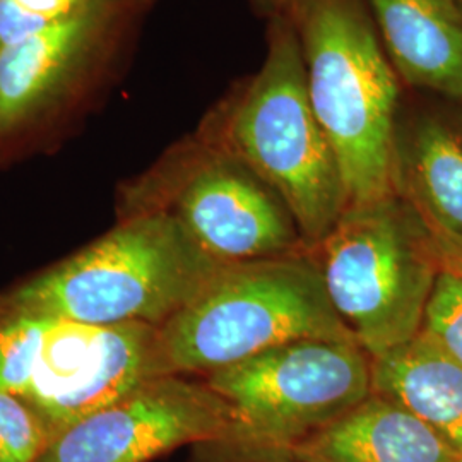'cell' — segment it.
I'll use <instances>...</instances> for the list:
<instances>
[{
  "label": "cell",
  "mask_w": 462,
  "mask_h": 462,
  "mask_svg": "<svg viewBox=\"0 0 462 462\" xmlns=\"http://www.w3.org/2000/svg\"><path fill=\"white\" fill-rule=\"evenodd\" d=\"M291 23L315 116L334 151L346 209L401 198L399 76L365 0H278Z\"/></svg>",
  "instance_id": "1"
},
{
  "label": "cell",
  "mask_w": 462,
  "mask_h": 462,
  "mask_svg": "<svg viewBox=\"0 0 462 462\" xmlns=\"http://www.w3.org/2000/svg\"><path fill=\"white\" fill-rule=\"evenodd\" d=\"M200 139L226 151L282 200L307 247L346 211L334 151L314 114L291 23L271 16L261 69L202 122Z\"/></svg>",
  "instance_id": "2"
},
{
  "label": "cell",
  "mask_w": 462,
  "mask_h": 462,
  "mask_svg": "<svg viewBox=\"0 0 462 462\" xmlns=\"http://www.w3.org/2000/svg\"><path fill=\"white\" fill-rule=\"evenodd\" d=\"M221 265L175 216L143 211L124 216L89 247L0 295V315L162 326Z\"/></svg>",
  "instance_id": "3"
},
{
  "label": "cell",
  "mask_w": 462,
  "mask_h": 462,
  "mask_svg": "<svg viewBox=\"0 0 462 462\" xmlns=\"http://www.w3.org/2000/svg\"><path fill=\"white\" fill-rule=\"evenodd\" d=\"M305 248L221 265L196 297L158 326L154 375H208L298 339L358 343Z\"/></svg>",
  "instance_id": "4"
},
{
  "label": "cell",
  "mask_w": 462,
  "mask_h": 462,
  "mask_svg": "<svg viewBox=\"0 0 462 462\" xmlns=\"http://www.w3.org/2000/svg\"><path fill=\"white\" fill-rule=\"evenodd\" d=\"M309 248L332 307L370 358L421 330L439 271L404 199L346 209Z\"/></svg>",
  "instance_id": "5"
},
{
  "label": "cell",
  "mask_w": 462,
  "mask_h": 462,
  "mask_svg": "<svg viewBox=\"0 0 462 462\" xmlns=\"http://www.w3.org/2000/svg\"><path fill=\"white\" fill-rule=\"evenodd\" d=\"M124 216L168 211L221 264L307 247L286 206L247 166L198 134L134 183Z\"/></svg>",
  "instance_id": "6"
},
{
  "label": "cell",
  "mask_w": 462,
  "mask_h": 462,
  "mask_svg": "<svg viewBox=\"0 0 462 462\" xmlns=\"http://www.w3.org/2000/svg\"><path fill=\"white\" fill-rule=\"evenodd\" d=\"M370 355L358 343L298 339L206 375L252 439L290 446L372 394Z\"/></svg>",
  "instance_id": "7"
},
{
  "label": "cell",
  "mask_w": 462,
  "mask_h": 462,
  "mask_svg": "<svg viewBox=\"0 0 462 462\" xmlns=\"http://www.w3.org/2000/svg\"><path fill=\"white\" fill-rule=\"evenodd\" d=\"M247 437L206 382L163 375L60 431L38 462H149L183 446Z\"/></svg>",
  "instance_id": "8"
},
{
  "label": "cell",
  "mask_w": 462,
  "mask_h": 462,
  "mask_svg": "<svg viewBox=\"0 0 462 462\" xmlns=\"http://www.w3.org/2000/svg\"><path fill=\"white\" fill-rule=\"evenodd\" d=\"M125 11L120 0H91L72 16L0 49V139L50 116L88 81Z\"/></svg>",
  "instance_id": "9"
},
{
  "label": "cell",
  "mask_w": 462,
  "mask_h": 462,
  "mask_svg": "<svg viewBox=\"0 0 462 462\" xmlns=\"http://www.w3.org/2000/svg\"><path fill=\"white\" fill-rule=\"evenodd\" d=\"M404 83L462 101L461 0H366Z\"/></svg>",
  "instance_id": "10"
},
{
  "label": "cell",
  "mask_w": 462,
  "mask_h": 462,
  "mask_svg": "<svg viewBox=\"0 0 462 462\" xmlns=\"http://www.w3.org/2000/svg\"><path fill=\"white\" fill-rule=\"evenodd\" d=\"M286 447L309 462H454L459 452L425 421L374 394Z\"/></svg>",
  "instance_id": "11"
},
{
  "label": "cell",
  "mask_w": 462,
  "mask_h": 462,
  "mask_svg": "<svg viewBox=\"0 0 462 462\" xmlns=\"http://www.w3.org/2000/svg\"><path fill=\"white\" fill-rule=\"evenodd\" d=\"M372 394L383 397L462 450V365L421 329L370 360Z\"/></svg>",
  "instance_id": "12"
},
{
  "label": "cell",
  "mask_w": 462,
  "mask_h": 462,
  "mask_svg": "<svg viewBox=\"0 0 462 462\" xmlns=\"http://www.w3.org/2000/svg\"><path fill=\"white\" fill-rule=\"evenodd\" d=\"M401 198L420 217L462 236V143L442 122L421 120L401 154Z\"/></svg>",
  "instance_id": "13"
},
{
  "label": "cell",
  "mask_w": 462,
  "mask_h": 462,
  "mask_svg": "<svg viewBox=\"0 0 462 462\" xmlns=\"http://www.w3.org/2000/svg\"><path fill=\"white\" fill-rule=\"evenodd\" d=\"M51 440L49 427L23 399L0 391V462H38Z\"/></svg>",
  "instance_id": "14"
},
{
  "label": "cell",
  "mask_w": 462,
  "mask_h": 462,
  "mask_svg": "<svg viewBox=\"0 0 462 462\" xmlns=\"http://www.w3.org/2000/svg\"><path fill=\"white\" fill-rule=\"evenodd\" d=\"M421 329L462 365V280L439 273L425 309Z\"/></svg>",
  "instance_id": "15"
},
{
  "label": "cell",
  "mask_w": 462,
  "mask_h": 462,
  "mask_svg": "<svg viewBox=\"0 0 462 462\" xmlns=\"http://www.w3.org/2000/svg\"><path fill=\"white\" fill-rule=\"evenodd\" d=\"M187 462H309L290 447L259 439H223L194 446Z\"/></svg>",
  "instance_id": "16"
},
{
  "label": "cell",
  "mask_w": 462,
  "mask_h": 462,
  "mask_svg": "<svg viewBox=\"0 0 462 462\" xmlns=\"http://www.w3.org/2000/svg\"><path fill=\"white\" fill-rule=\"evenodd\" d=\"M418 219L423 230L425 247L437 271L462 280V236L444 230L439 225L420 216Z\"/></svg>",
  "instance_id": "17"
},
{
  "label": "cell",
  "mask_w": 462,
  "mask_h": 462,
  "mask_svg": "<svg viewBox=\"0 0 462 462\" xmlns=\"http://www.w3.org/2000/svg\"><path fill=\"white\" fill-rule=\"evenodd\" d=\"M50 24L51 23L23 9L16 0H0V49L16 45Z\"/></svg>",
  "instance_id": "18"
},
{
  "label": "cell",
  "mask_w": 462,
  "mask_h": 462,
  "mask_svg": "<svg viewBox=\"0 0 462 462\" xmlns=\"http://www.w3.org/2000/svg\"><path fill=\"white\" fill-rule=\"evenodd\" d=\"M16 2L33 16L42 17L47 23H55V21L72 16L91 0H16Z\"/></svg>",
  "instance_id": "19"
},
{
  "label": "cell",
  "mask_w": 462,
  "mask_h": 462,
  "mask_svg": "<svg viewBox=\"0 0 462 462\" xmlns=\"http://www.w3.org/2000/svg\"><path fill=\"white\" fill-rule=\"evenodd\" d=\"M257 9H261L265 14L273 16L278 13V0H250Z\"/></svg>",
  "instance_id": "20"
},
{
  "label": "cell",
  "mask_w": 462,
  "mask_h": 462,
  "mask_svg": "<svg viewBox=\"0 0 462 462\" xmlns=\"http://www.w3.org/2000/svg\"><path fill=\"white\" fill-rule=\"evenodd\" d=\"M127 9H144V7H149L154 0H120Z\"/></svg>",
  "instance_id": "21"
},
{
  "label": "cell",
  "mask_w": 462,
  "mask_h": 462,
  "mask_svg": "<svg viewBox=\"0 0 462 462\" xmlns=\"http://www.w3.org/2000/svg\"><path fill=\"white\" fill-rule=\"evenodd\" d=\"M454 462H462V450H459V452H457V456H456V461Z\"/></svg>",
  "instance_id": "22"
},
{
  "label": "cell",
  "mask_w": 462,
  "mask_h": 462,
  "mask_svg": "<svg viewBox=\"0 0 462 462\" xmlns=\"http://www.w3.org/2000/svg\"><path fill=\"white\" fill-rule=\"evenodd\" d=\"M461 4H462V0H461Z\"/></svg>",
  "instance_id": "23"
}]
</instances>
